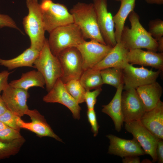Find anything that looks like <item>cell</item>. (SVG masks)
Returning <instances> with one entry per match:
<instances>
[{
	"instance_id": "1",
	"label": "cell",
	"mask_w": 163,
	"mask_h": 163,
	"mask_svg": "<svg viewBox=\"0 0 163 163\" xmlns=\"http://www.w3.org/2000/svg\"><path fill=\"white\" fill-rule=\"evenodd\" d=\"M131 27L124 26L120 41L128 50L145 48L153 52L158 51L157 41L143 27L138 14L133 11L129 15Z\"/></svg>"
},
{
	"instance_id": "18",
	"label": "cell",
	"mask_w": 163,
	"mask_h": 163,
	"mask_svg": "<svg viewBox=\"0 0 163 163\" xmlns=\"http://www.w3.org/2000/svg\"><path fill=\"white\" fill-rule=\"evenodd\" d=\"M139 121L154 136L163 139V102L160 100L152 109L146 111Z\"/></svg>"
},
{
	"instance_id": "40",
	"label": "cell",
	"mask_w": 163,
	"mask_h": 163,
	"mask_svg": "<svg viewBox=\"0 0 163 163\" xmlns=\"http://www.w3.org/2000/svg\"><path fill=\"white\" fill-rule=\"evenodd\" d=\"M158 45V51L160 53L163 52V37L157 41Z\"/></svg>"
},
{
	"instance_id": "33",
	"label": "cell",
	"mask_w": 163,
	"mask_h": 163,
	"mask_svg": "<svg viewBox=\"0 0 163 163\" xmlns=\"http://www.w3.org/2000/svg\"><path fill=\"white\" fill-rule=\"evenodd\" d=\"M87 115L88 122L91 127V131L94 136H96L98 132L99 128L97 122L96 115L94 109L88 110Z\"/></svg>"
},
{
	"instance_id": "3",
	"label": "cell",
	"mask_w": 163,
	"mask_h": 163,
	"mask_svg": "<svg viewBox=\"0 0 163 163\" xmlns=\"http://www.w3.org/2000/svg\"><path fill=\"white\" fill-rule=\"evenodd\" d=\"M28 14L23 18V24L25 32L29 37L30 47L40 51L46 39V31L42 11L38 0H27Z\"/></svg>"
},
{
	"instance_id": "24",
	"label": "cell",
	"mask_w": 163,
	"mask_h": 163,
	"mask_svg": "<svg viewBox=\"0 0 163 163\" xmlns=\"http://www.w3.org/2000/svg\"><path fill=\"white\" fill-rule=\"evenodd\" d=\"M9 84L14 87L28 91L32 87L44 88L46 82L39 71L33 70L23 73L20 78L11 81Z\"/></svg>"
},
{
	"instance_id": "9",
	"label": "cell",
	"mask_w": 163,
	"mask_h": 163,
	"mask_svg": "<svg viewBox=\"0 0 163 163\" xmlns=\"http://www.w3.org/2000/svg\"><path fill=\"white\" fill-rule=\"evenodd\" d=\"M98 26L106 44L113 47L117 44L113 16L107 9V0H93Z\"/></svg>"
},
{
	"instance_id": "43",
	"label": "cell",
	"mask_w": 163,
	"mask_h": 163,
	"mask_svg": "<svg viewBox=\"0 0 163 163\" xmlns=\"http://www.w3.org/2000/svg\"><path fill=\"white\" fill-rule=\"evenodd\" d=\"M115 0V1H120L121 0Z\"/></svg>"
},
{
	"instance_id": "41",
	"label": "cell",
	"mask_w": 163,
	"mask_h": 163,
	"mask_svg": "<svg viewBox=\"0 0 163 163\" xmlns=\"http://www.w3.org/2000/svg\"><path fill=\"white\" fill-rule=\"evenodd\" d=\"M147 3L150 4L161 5L163 4V0H145Z\"/></svg>"
},
{
	"instance_id": "16",
	"label": "cell",
	"mask_w": 163,
	"mask_h": 163,
	"mask_svg": "<svg viewBox=\"0 0 163 163\" xmlns=\"http://www.w3.org/2000/svg\"><path fill=\"white\" fill-rule=\"evenodd\" d=\"M25 115H28L31 120L29 122H24L22 119L20 121L21 129H24L34 133L40 138L49 137L62 142V140L53 131L47 122L44 117L36 109L30 110L26 111Z\"/></svg>"
},
{
	"instance_id": "7",
	"label": "cell",
	"mask_w": 163,
	"mask_h": 163,
	"mask_svg": "<svg viewBox=\"0 0 163 163\" xmlns=\"http://www.w3.org/2000/svg\"><path fill=\"white\" fill-rule=\"evenodd\" d=\"M161 72L158 70H150L143 66L136 67L128 63L123 69V89H136L139 87L155 82Z\"/></svg>"
},
{
	"instance_id": "17",
	"label": "cell",
	"mask_w": 163,
	"mask_h": 163,
	"mask_svg": "<svg viewBox=\"0 0 163 163\" xmlns=\"http://www.w3.org/2000/svg\"><path fill=\"white\" fill-rule=\"evenodd\" d=\"M128 63L142 66H149L161 72L163 70V53L136 49L128 51L127 56Z\"/></svg>"
},
{
	"instance_id": "10",
	"label": "cell",
	"mask_w": 163,
	"mask_h": 163,
	"mask_svg": "<svg viewBox=\"0 0 163 163\" xmlns=\"http://www.w3.org/2000/svg\"><path fill=\"white\" fill-rule=\"evenodd\" d=\"M76 47L81 55L84 71L93 68L102 60L112 48L94 40H85Z\"/></svg>"
},
{
	"instance_id": "29",
	"label": "cell",
	"mask_w": 163,
	"mask_h": 163,
	"mask_svg": "<svg viewBox=\"0 0 163 163\" xmlns=\"http://www.w3.org/2000/svg\"><path fill=\"white\" fill-rule=\"evenodd\" d=\"M21 117L7 109L0 115V121L7 126L20 131Z\"/></svg>"
},
{
	"instance_id": "6",
	"label": "cell",
	"mask_w": 163,
	"mask_h": 163,
	"mask_svg": "<svg viewBox=\"0 0 163 163\" xmlns=\"http://www.w3.org/2000/svg\"><path fill=\"white\" fill-rule=\"evenodd\" d=\"M61 67L60 79L65 84L72 79H79L83 72L81 55L76 47H71L61 51L56 56Z\"/></svg>"
},
{
	"instance_id": "15",
	"label": "cell",
	"mask_w": 163,
	"mask_h": 163,
	"mask_svg": "<svg viewBox=\"0 0 163 163\" xmlns=\"http://www.w3.org/2000/svg\"><path fill=\"white\" fill-rule=\"evenodd\" d=\"M110 140L108 153L123 158L130 156L143 155L145 153L138 142L134 138L126 139L112 134L106 136Z\"/></svg>"
},
{
	"instance_id": "25",
	"label": "cell",
	"mask_w": 163,
	"mask_h": 163,
	"mask_svg": "<svg viewBox=\"0 0 163 163\" xmlns=\"http://www.w3.org/2000/svg\"><path fill=\"white\" fill-rule=\"evenodd\" d=\"M79 80L86 91L101 88L103 84L100 70L92 68L84 70Z\"/></svg>"
},
{
	"instance_id": "19",
	"label": "cell",
	"mask_w": 163,
	"mask_h": 163,
	"mask_svg": "<svg viewBox=\"0 0 163 163\" xmlns=\"http://www.w3.org/2000/svg\"><path fill=\"white\" fill-rule=\"evenodd\" d=\"M129 50L120 41L117 42L104 58L92 68L99 70L110 67L123 69L128 63L127 56Z\"/></svg>"
},
{
	"instance_id": "22",
	"label": "cell",
	"mask_w": 163,
	"mask_h": 163,
	"mask_svg": "<svg viewBox=\"0 0 163 163\" xmlns=\"http://www.w3.org/2000/svg\"><path fill=\"white\" fill-rule=\"evenodd\" d=\"M40 53V51L30 47L13 58L9 59L0 58V65L9 70L23 67L34 68V63Z\"/></svg>"
},
{
	"instance_id": "35",
	"label": "cell",
	"mask_w": 163,
	"mask_h": 163,
	"mask_svg": "<svg viewBox=\"0 0 163 163\" xmlns=\"http://www.w3.org/2000/svg\"><path fill=\"white\" fill-rule=\"evenodd\" d=\"M11 72L4 70L0 72V94L8 84V80Z\"/></svg>"
},
{
	"instance_id": "14",
	"label": "cell",
	"mask_w": 163,
	"mask_h": 163,
	"mask_svg": "<svg viewBox=\"0 0 163 163\" xmlns=\"http://www.w3.org/2000/svg\"><path fill=\"white\" fill-rule=\"evenodd\" d=\"M41 11L45 31L49 33L58 27L73 23L72 14L63 4L53 2L48 9Z\"/></svg>"
},
{
	"instance_id": "36",
	"label": "cell",
	"mask_w": 163,
	"mask_h": 163,
	"mask_svg": "<svg viewBox=\"0 0 163 163\" xmlns=\"http://www.w3.org/2000/svg\"><path fill=\"white\" fill-rule=\"evenodd\" d=\"M157 161L158 163H163V141L159 139L158 142L156 149Z\"/></svg>"
},
{
	"instance_id": "4",
	"label": "cell",
	"mask_w": 163,
	"mask_h": 163,
	"mask_svg": "<svg viewBox=\"0 0 163 163\" xmlns=\"http://www.w3.org/2000/svg\"><path fill=\"white\" fill-rule=\"evenodd\" d=\"M49 34L48 45L56 56L64 49L76 47L85 40L81 30L74 23L58 27Z\"/></svg>"
},
{
	"instance_id": "2",
	"label": "cell",
	"mask_w": 163,
	"mask_h": 163,
	"mask_svg": "<svg viewBox=\"0 0 163 163\" xmlns=\"http://www.w3.org/2000/svg\"><path fill=\"white\" fill-rule=\"evenodd\" d=\"M73 23L82 31L85 38L106 44L101 34L92 3L78 2L71 9Z\"/></svg>"
},
{
	"instance_id": "12",
	"label": "cell",
	"mask_w": 163,
	"mask_h": 163,
	"mask_svg": "<svg viewBox=\"0 0 163 163\" xmlns=\"http://www.w3.org/2000/svg\"><path fill=\"white\" fill-rule=\"evenodd\" d=\"M121 106L123 121L125 123L139 120L146 111L135 89L131 88L122 92Z\"/></svg>"
},
{
	"instance_id": "27",
	"label": "cell",
	"mask_w": 163,
	"mask_h": 163,
	"mask_svg": "<svg viewBox=\"0 0 163 163\" xmlns=\"http://www.w3.org/2000/svg\"><path fill=\"white\" fill-rule=\"evenodd\" d=\"M25 141L23 136L10 142L0 141V160L18 154Z\"/></svg>"
},
{
	"instance_id": "42",
	"label": "cell",
	"mask_w": 163,
	"mask_h": 163,
	"mask_svg": "<svg viewBox=\"0 0 163 163\" xmlns=\"http://www.w3.org/2000/svg\"><path fill=\"white\" fill-rule=\"evenodd\" d=\"M7 126L5 125L2 121H0V130L3 129L6 127Z\"/></svg>"
},
{
	"instance_id": "5",
	"label": "cell",
	"mask_w": 163,
	"mask_h": 163,
	"mask_svg": "<svg viewBox=\"0 0 163 163\" xmlns=\"http://www.w3.org/2000/svg\"><path fill=\"white\" fill-rule=\"evenodd\" d=\"M34 68L36 69L44 77L47 92L62 76V70L59 60L57 56L51 52L46 39L34 63Z\"/></svg>"
},
{
	"instance_id": "23",
	"label": "cell",
	"mask_w": 163,
	"mask_h": 163,
	"mask_svg": "<svg viewBox=\"0 0 163 163\" xmlns=\"http://www.w3.org/2000/svg\"><path fill=\"white\" fill-rule=\"evenodd\" d=\"M136 0H121L120 5L117 13L113 17L114 23V33L117 42L120 41L123 29L126 20L133 11L136 5Z\"/></svg>"
},
{
	"instance_id": "32",
	"label": "cell",
	"mask_w": 163,
	"mask_h": 163,
	"mask_svg": "<svg viewBox=\"0 0 163 163\" xmlns=\"http://www.w3.org/2000/svg\"><path fill=\"white\" fill-rule=\"evenodd\" d=\"M102 91L101 87L92 91H86L85 96V102L86 103L88 110L94 109L98 96Z\"/></svg>"
},
{
	"instance_id": "30",
	"label": "cell",
	"mask_w": 163,
	"mask_h": 163,
	"mask_svg": "<svg viewBox=\"0 0 163 163\" xmlns=\"http://www.w3.org/2000/svg\"><path fill=\"white\" fill-rule=\"evenodd\" d=\"M148 32L152 37L158 41L163 37V21L159 18L149 21Z\"/></svg>"
},
{
	"instance_id": "28",
	"label": "cell",
	"mask_w": 163,
	"mask_h": 163,
	"mask_svg": "<svg viewBox=\"0 0 163 163\" xmlns=\"http://www.w3.org/2000/svg\"><path fill=\"white\" fill-rule=\"evenodd\" d=\"M69 93L79 104L85 102L86 90L81 84L79 79H72L64 84Z\"/></svg>"
},
{
	"instance_id": "34",
	"label": "cell",
	"mask_w": 163,
	"mask_h": 163,
	"mask_svg": "<svg viewBox=\"0 0 163 163\" xmlns=\"http://www.w3.org/2000/svg\"><path fill=\"white\" fill-rule=\"evenodd\" d=\"M5 27L15 29L21 31L16 23L9 16L0 13V29Z\"/></svg>"
},
{
	"instance_id": "21",
	"label": "cell",
	"mask_w": 163,
	"mask_h": 163,
	"mask_svg": "<svg viewBox=\"0 0 163 163\" xmlns=\"http://www.w3.org/2000/svg\"><path fill=\"white\" fill-rule=\"evenodd\" d=\"M136 89L146 111L152 109L156 105L163 93L161 86L156 81L139 87Z\"/></svg>"
},
{
	"instance_id": "8",
	"label": "cell",
	"mask_w": 163,
	"mask_h": 163,
	"mask_svg": "<svg viewBox=\"0 0 163 163\" xmlns=\"http://www.w3.org/2000/svg\"><path fill=\"white\" fill-rule=\"evenodd\" d=\"M125 128L138 142L145 154L150 155L153 162L157 161L156 149L160 139L146 129L139 120L125 123Z\"/></svg>"
},
{
	"instance_id": "26",
	"label": "cell",
	"mask_w": 163,
	"mask_h": 163,
	"mask_svg": "<svg viewBox=\"0 0 163 163\" xmlns=\"http://www.w3.org/2000/svg\"><path fill=\"white\" fill-rule=\"evenodd\" d=\"M103 84L112 86L117 88L123 84V69L110 67L100 70Z\"/></svg>"
},
{
	"instance_id": "39",
	"label": "cell",
	"mask_w": 163,
	"mask_h": 163,
	"mask_svg": "<svg viewBox=\"0 0 163 163\" xmlns=\"http://www.w3.org/2000/svg\"><path fill=\"white\" fill-rule=\"evenodd\" d=\"M7 109L2 96L0 95V115L3 113Z\"/></svg>"
},
{
	"instance_id": "13",
	"label": "cell",
	"mask_w": 163,
	"mask_h": 163,
	"mask_svg": "<svg viewBox=\"0 0 163 163\" xmlns=\"http://www.w3.org/2000/svg\"><path fill=\"white\" fill-rule=\"evenodd\" d=\"M1 96L8 109L20 117L25 115L29 109L27 103L29 97L28 90L14 87L8 83Z\"/></svg>"
},
{
	"instance_id": "11",
	"label": "cell",
	"mask_w": 163,
	"mask_h": 163,
	"mask_svg": "<svg viewBox=\"0 0 163 163\" xmlns=\"http://www.w3.org/2000/svg\"><path fill=\"white\" fill-rule=\"evenodd\" d=\"M43 101L47 103H58L67 107L72 112L74 119L80 118L81 110L79 104L69 93L64 84L59 78L48 93L43 98Z\"/></svg>"
},
{
	"instance_id": "20",
	"label": "cell",
	"mask_w": 163,
	"mask_h": 163,
	"mask_svg": "<svg viewBox=\"0 0 163 163\" xmlns=\"http://www.w3.org/2000/svg\"><path fill=\"white\" fill-rule=\"evenodd\" d=\"M123 84L117 88L112 100L108 104L102 106L101 111L109 116L112 119L116 131L120 132L123 122L121 106V96Z\"/></svg>"
},
{
	"instance_id": "37",
	"label": "cell",
	"mask_w": 163,
	"mask_h": 163,
	"mask_svg": "<svg viewBox=\"0 0 163 163\" xmlns=\"http://www.w3.org/2000/svg\"><path fill=\"white\" fill-rule=\"evenodd\" d=\"M138 156H130L123 158V163H140L139 158Z\"/></svg>"
},
{
	"instance_id": "31",
	"label": "cell",
	"mask_w": 163,
	"mask_h": 163,
	"mask_svg": "<svg viewBox=\"0 0 163 163\" xmlns=\"http://www.w3.org/2000/svg\"><path fill=\"white\" fill-rule=\"evenodd\" d=\"M22 136L20 131L8 126L0 130V141L3 142H10Z\"/></svg>"
},
{
	"instance_id": "38",
	"label": "cell",
	"mask_w": 163,
	"mask_h": 163,
	"mask_svg": "<svg viewBox=\"0 0 163 163\" xmlns=\"http://www.w3.org/2000/svg\"><path fill=\"white\" fill-rule=\"evenodd\" d=\"M53 2L52 0H42L40 4L41 11H45L48 9Z\"/></svg>"
}]
</instances>
